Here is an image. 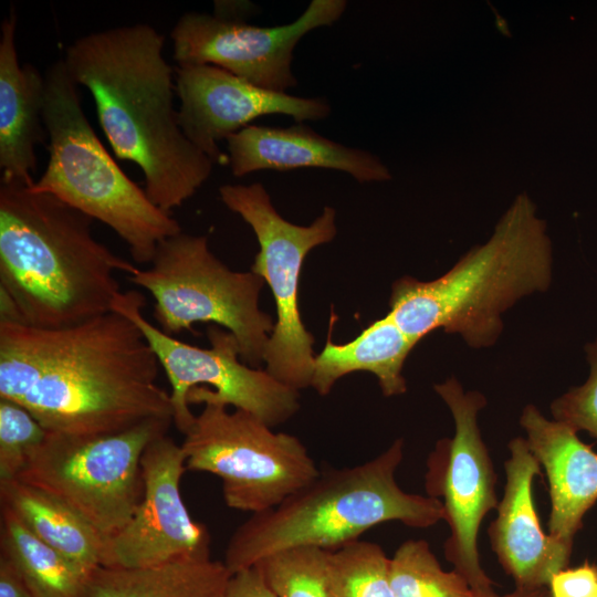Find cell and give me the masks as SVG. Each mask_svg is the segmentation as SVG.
Segmentation results:
<instances>
[{
  "label": "cell",
  "instance_id": "obj_21",
  "mask_svg": "<svg viewBox=\"0 0 597 597\" xmlns=\"http://www.w3.org/2000/svg\"><path fill=\"white\" fill-rule=\"evenodd\" d=\"M0 499L34 536L87 574L102 566L106 540L61 500L19 480L1 482Z\"/></svg>",
  "mask_w": 597,
  "mask_h": 597
},
{
  "label": "cell",
  "instance_id": "obj_5",
  "mask_svg": "<svg viewBox=\"0 0 597 597\" xmlns=\"http://www.w3.org/2000/svg\"><path fill=\"white\" fill-rule=\"evenodd\" d=\"M402 459L404 440L397 439L362 464L321 470L279 505L239 525L223 563L234 574L289 548L337 549L381 523L427 528L444 521L440 500L398 485L396 471Z\"/></svg>",
  "mask_w": 597,
  "mask_h": 597
},
{
  "label": "cell",
  "instance_id": "obj_4",
  "mask_svg": "<svg viewBox=\"0 0 597 597\" xmlns=\"http://www.w3.org/2000/svg\"><path fill=\"white\" fill-rule=\"evenodd\" d=\"M552 244L533 202L519 196L491 238L438 279L394 282L388 314L416 343L443 329L472 348L495 344L502 315L522 298L548 290Z\"/></svg>",
  "mask_w": 597,
  "mask_h": 597
},
{
  "label": "cell",
  "instance_id": "obj_33",
  "mask_svg": "<svg viewBox=\"0 0 597 597\" xmlns=\"http://www.w3.org/2000/svg\"><path fill=\"white\" fill-rule=\"evenodd\" d=\"M475 597H551L548 587H542L534 590L514 589L511 593L499 595L494 590L475 595Z\"/></svg>",
  "mask_w": 597,
  "mask_h": 597
},
{
  "label": "cell",
  "instance_id": "obj_9",
  "mask_svg": "<svg viewBox=\"0 0 597 597\" xmlns=\"http://www.w3.org/2000/svg\"><path fill=\"white\" fill-rule=\"evenodd\" d=\"M171 423L151 418L98 436L48 431L17 480L61 500L107 540L133 516L144 492L143 453Z\"/></svg>",
  "mask_w": 597,
  "mask_h": 597
},
{
  "label": "cell",
  "instance_id": "obj_12",
  "mask_svg": "<svg viewBox=\"0 0 597 597\" xmlns=\"http://www.w3.org/2000/svg\"><path fill=\"white\" fill-rule=\"evenodd\" d=\"M454 420L452 438L438 440L427 461L425 488L441 501L450 535L444 557L462 575L475 595L493 589V580L481 566L478 537L485 515L496 510L498 475L479 427L486 398L465 391L455 377L433 386Z\"/></svg>",
  "mask_w": 597,
  "mask_h": 597
},
{
  "label": "cell",
  "instance_id": "obj_32",
  "mask_svg": "<svg viewBox=\"0 0 597 597\" xmlns=\"http://www.w3.org/2000/svg\"><path fill=\"white\" fill-rule=\"evenodd\" d=\"M254 6L245 1H216L213 15L234 21H245L253 14Z\"/></svg>",
  "mask_w": 597,
  "mask_h": 597
},
{
  "label": "cell",
  "instance_id": "obj_3",
  "mask_svg": "<svg viewBox=\"0 0 597 597\" xmlns=\"http://www.w3.org/2000/svg\"><path fill=\"white\" fill-rule=\"evenodd\" d=\"M92 221L51 193L0 180V289L21 323L62 328L112 312L115 271L137 268L94 238Z\"/></svg>",
  "mask_w": 597,
  "mask_h": 597
},
{
  "label": "cell",
  "instance_id": "obj_25",
  "mask_svg": "<svg viewBox=\"0 0 597 597\" xmlns=\"http://www.w3.org/2000/svg\"><path fill=\"white\" fill-rule=\"evenodd\" d=\"M394 597H475L454 569L444 570L425 540L404 542L390 557Z\"/></svg>",
  "mask_w": 597,
  "mask_h": 597
},
{
  "label": "cell",
  "instance_id": "obj_26",
  "mask_svg": "<svg viewBox=\"0 0 597 597\" xmlns=\"http://www.w3.org/2000/svg\"><path fill=\"white\" fill-rule=\"evenodd\" d=\"M326 565L327 551L302 546L272 554L254 566L277 597H329Z\"/></svg>",
  "mask_w": 597,
  "mask_h": 597
},
{
  "label": "cell",
  "instance_id": "obj_20",
  "mask_svg": "<svg viewBox=\"0 0 597 597\" xmlns=\"http://www.w3.org/2000/svg\"><path fill=\"white\" fill-rule=\"evenodd\" d=\"M325 347L315 356L311 386L322 396L327 395L343 376L354 371L373 373L386 397L407 390L402 368L417 343L411 339L389 314L373 322L355 339L335 344L331 325Z\"/></svg>",
  "mask_w": 597,
  "mask_h": 597
},
{
  "label": "cell",
  "instance_id": "obj_29",
  "mask_svg": "<svg viewBox=\"0 0 597 597\" xmlns=\"http://www.w3.org/2000/svg\"><path fill=\"white\" fill-rule=\"evenodd\" d=\"M551 597H597V563L585 561L554 574L548 584Z\"/></svg>",
  "mask_w": 597,
  "mask_h": 597
},
{
  "label": "cell",
  "instance_id": "obj_14",
  "mask_svg": "<svg viewBox=\"0 0 597 597\" xmlns=\"http://www.w3.org/2000/svg\"><path fill=\"white\" fill-rule=\"evenodd\" d=\"M144 492L127 524L105 541L103 567L140 568L181 556L210 555L208 528L189 514L180 492L181 444L155 438L142 457Z\"/></svg>",
  "mask_w": 597,
  "mask_h": 597
},
{
  "label": "cell",
  "instance_id": "obj_22",
  "mask_svg": "<svg viewBox=\"0 0 597 597\" xmlns=\"http://www.w3.org/2000/svg\"><path fill=\"white\" fill-rule=\"evenodd\" d=\"M232 573L210 555L181 556L140 568L98 567L92 597H224Z\"/></svg>",
  "mask_w": 597,
  "mask_h": 597
},
{
  "label": "cell",
  "instance_id": "obj_31",
  "mask_svg": "<svg viewBox=\"0 0 597 597\" xmlns=\"http://www.w3.org/2000/svg\"><path fill=\"white\" fill-rule=\"evenodd\" d=\"M0 597H33L13 566L0 556Z\"/></svg>",
  "mask_w": 597,
  "mask_h": 597
},
{
  "label": "cell",
  "instance_id": "obj_2",
  "mask_svg": "<svg viewBox=\"0 0 597 597\" xmlns=\"http://www.w3.org/2000/svg\"><path fill=\"white\" fill-rule=\"evenodd\" d=\"M164 45L154 27L135 23L76 39L63 61L92 95L115 155L140 168L148 198L170 213L207 181L214 163L180 127Z\"/></svg>",
  "mask_w": 597,
  "mask_h": 597
},
{
  "label": "cell",
  "instance_id": "obj_15",
  "mask_svg": "<svg viewBox=\"0 0 597 597\" xmlns=\"http://www.w3.org/2000/svg\"><path fill=\"white\" fill-rule=\"evenodd\" d=\"M179 124L187 138L214 164L228 163L219 142L264 115H286L297 123L332 113L324 97H301L256 86L214 65L176 69Z\"/></svg>",
  "mask_w": 597,
  "mask_h": 597
},
{
  "label": "cell",
  "instance_id": "obj_10",
  "mask_svg": "<svg viewBox=\"0 0 597 597\" xmlns=\"http://www.w3.org/2000/svg\"><path fill=\"white\" fill-rule=\"evenodd\" d=\"M220 200L253 230L260 251L251 271L269 284L276 306V322L265 350V370L296 390L310 387L314 371V337L298 308V283L304 259L336 233V211L325 207L308 226L285 220L274 208L261 182L223 185Z\"/></svg>",
  "mask_w": 597,
  "mask_h": 597
},
{
  "label": "cell",
  "instance_id": "obj_19",
  "mask_svg": "<svg viewBox=\"0 0 597 597\" xmlns=\"http://www.w3.org/2000/svg\"><path fill=\"white\" fill-rule=\"evenodd\" d=\"M15 28L17 14L11 10L0 35V169L1 179L32 186L35 147L48 137L45 77L34 65L19 63Z\"/></svg>",
  "mask_w": 597,
  "mask_h": 597
},
{
  "label": "cell",
  "instance_id": "obj_30",
  "mask_svg": "<svg viewBox=\"0 0 597 597\" xmlns=\"http://www.w3.org/2000/svg\"><path fill=\"white\" fill-rule=\"evenodd\" d=\"M224 597H277L255 567L232 574Z\"/></svg>",
  "mask_w": 597,
  "mask_h": 597
},
{
  "label": "cell",
  "instance_id": "obj_16",
  "mask_svg": "<svg viewBox=\"0 0 597 597\" xmlns=\"http://www.w3.org/2000/svg\"><path fill=\"white\" fill-rule=\"evenodd\" d=\"M509 453L504 494L488 528L491 547L516 589L548 587L552 576L568 567L573 546L541 526L533 499V480L541 474V465L525 438L510 440Z\"/></svg>",
  "mask_w": 597,
  "mask_h": 597
},
{
  "label": "cell",
  "instance_id": "obj_13",
  "mask_svg": "<svg viewBox=\"0 0 597 597\" xmlns=\"http://www.w3.org/2000/svg\"><path fill=\"white\" fill-rule=\"evenodd\" d=\"M345 0H313L293 22L258 27L206 12L184 13L170 32L174 60L180 65H214L256 86L280 93L297 85L293 52L303 36L333 25Z\"/></svg>",
  "mask_w": 597,
  "mask_h": 597
},
{
  "label": "cell",
  "instance_id": "obj_23",
  "mask_svg": "<svg viewBox=\"0 0 597 597\" xmlns=\"http://www.w3.org/2000/svg\"><path fill=\"white\" fill-rule=\"evenodd\" d=\"M0 547L33 597H92V574L41 542L3 506Z\"/></svg>",
  "mask_w": 597,
  "mask_h": 597
},
{
  "label": "cell",
  "instance_id": "obj_17",
  "mask_svg": "<svg viewBox=\"0 0 597 597\" xmlns=\"http://www.w3.org/2000/svg\"><path fill=\"white\" fill-rule=\"evenodd\" d=\"M226 142L234 177L259 170L324 168L346 172L358 182L391 179L389 169L375 154L332 140L302 123L287 127L251 124Z\"/></svg>",
  "mask_w": 597,
  "mask_h": 597
},
{
  "label": "cell",
  "instance_id": "obj_8",
  "mask_svg": "<svg viewBox=\"0 0 597 597\" xmlns=\"http://www.w3.org/2000/svg\"><path fill=\"white\" fill-rule=\"evenodd\" d=\"M187 401L203 404L184 433L186 469L221 479L228 507L261 513L308 484L320 469L295 436L274 432L254 415L190 389Z\"/></svg>",
  "mask_w": 597,
  "mask_h": 597
},
{
  "label": "cell",
  "instance_id": "obj_27",
  "mask_svg": "<svg viewBox=\"0 0 597 597\" xmlns=\"http://www.w3.org/2000/svg\"><path fill=\"white\" fill-rule=\"evenodd\" d=\"M46 434L28 409L0 399V483L18 479Z\"/></svg>",
  "mask_w": 597,
  "mask_h": 597
},
{
  "label": "cell",
  "instance_id": "obj_28",
  "mask_svg": "<svg viewBox=\"0 0 597 597\" xmlns=\"http://www.w3.org/2000/svg\"><path fill=\"white\" fill-rule=\"evenodd\" d=\"M585 353L589 364L588 378L555 398L551 411L555 420L597 439V338L586 344Z\"/></svg>",
  "mask_w": 597,
  "mask_h": 597
},
{
  "label": "cell",
  "instance_id": "obj_7",
  "mask_svg": "<svg viewBox=\"0 0 597 597\" xmlns=\"http://www.w3.org/2000/svg\"><path fill=\"white\" fill-rule=\"evenodd\" d=\"M127 280L150 293L154 317L166 334L193 333L197 323L218 325L234 335L242 362L253 368L264 362L275 324L259 307L265 282L252 271L230 270L206 235L181 231L163 240L149 266Z\"/></svg>",
  "mask_w": 597,
  "mask_h": 597
},
{
  "label": "cell",
  "instance_id": "obj_11",
  "mask_svg": "<svg viewBox=\"0 0 597 597\" xmlns=\"http://www.w3.org/2000/svg\"><path fill=\"white\" fill-rule=\"evenodd\" d=\"M145 296L136 290L121 292L112 311L134 322L150 345L171 387L172 423L185 433L195 420L187 396L190 389L223 405L254 415L272 428L300 409V390L275 379L265 369L251 368L240 356L237 338L209 325L210 348L189 345L166 334L142 313Z\"/></svg>",
  "mask_w": 597,
  "mask_h": 597
},
{
  "label": "cell",
  "instance_id": "obj_18",
  "mask_svg": "<svg viewBox=\"0 0 597 597\" xmlns=\"http://www.w3.org/2000/svg\"><path fill=\"white\" fill-rule=\"evenodd\" d=\"M526 444L545 470L551 498L548 534L573 546L583 517L597 501V452L565 422L547 419L533 404L520 416Z\"/></svg>",
  "mask_w": 597,
  "mask_h": 597
},
{
  "label": "cell",
  "instance_id": "obj_1",
  "mask_svg": "<svg viewBox=\"0 0 597 597\" xmlns=\"http://www.w3.org/2000/svg\"><path fill=\"white\" fill-rule=\"evenodd\" d=\"M159 367L139 327L114 311L62 328L0 321V399L49 432L98 436L172 419Z\"/></svg>",
  "mask_w": 597,
  "mask_h": 597
},
{
  "label": "cell",
  "instance_id": "obj_6",
  "mask_svg": "<svg viewBox=\"0 0 597 597\" xmlns=\"http://www.w3.org/2000/svg\"><path fill=\"white\" fill-rule=\"evenodd\" d=\"M43 121L46 167L32 185L113 229L136 263H150L158 244L181 227L157 207L108 154L81 104L78 85L63 59L45 71Z\"/></svg>",
  "mask_w": 597,
  "mask_h": 597
},
{
  "label": "cell",
  "instance_id": "obj_24",
  "mask_svg": "<svg viewBox=\"0 0 597 597\" xmlns=\"http://www.w3.org/2000/svg\"><path fill=\"white\" fill-rule=\"evenodd\" d=\"M329 597H394L390 557L379 544L356 540L327 551Z\"/></svg>",
  "mask_w": 597,
  "mask_h": 597
}]
</instances>
